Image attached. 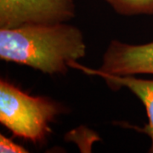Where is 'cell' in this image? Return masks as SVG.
Segmentation results:
<instances>
[{
    "mask_svg": "<svg viewBox=\"0 0 153 153\" xmlns=\"http://www.w3.org/2000/svg\"><path fill=\"white\" fill-rule=\"evenodd\" d=\"M85 55L81 30L66 22L0 28V59L45 74L65 75Z\"/></svg>",
    "mask_w": 153,
    "mask_h": 153,
    "instance_id": "1",
    "label": "cell"
},
{
    "mask_svg": "<svg viewBox=\"0 0 153 153\" xmlns=\"http://www.w3.org/2000/svg\"><path fill=\"white\" fill-rule=\"evenodd\" d=\"M62 111L60 105L44 96H33L13 83L0 81V123L15 136L37 145L44 143L49 123Z\"/></svg>",
    "mask_w": 153,
    "mask_h": 153,
    "instance_id": "2",
    "label": "cell"
},
{
    "mask_svg": "<svg viewBox=\"0 0 153 153\" xmlns=\"http://www.w3.org/2000/svg\"><path fill=\"white\" fill-rule=\"evenodd\" d=\"M75 14L74 0H0V28L66 22Z\"/></svg>",
    "mask_w": 153,
    "mask_h": 153,
    "instance_id": "3",
    "label": "cell"
},
{
    "mask_svg": "<svg viewBox=\"0 0 153 153\" xmlns=\"http://www.w3.org/2000/svg\"><path fill=\"white\" fill-rule=\"evenodd\" d=\"M97 70L117 76L153 74V42L137 45L111 41Z\"/></svg>",
    "mask_w": 153,
    "mask_h": 153,
    "instance_id": "4",
    "label": "cell"
},
{
    "mask_svg": "<svg viewBox=\"0 0 153 153\" xmlns=\"http://www.w3.org/2000/svg\"><path fill=\"white\" fill-rule=\"evenodd\" d=\"M70 67L82 70L83 72L89 75H96L102 77L111 89H118L122 87L128 88L141 100L146 110L148 123L144 126V128H140L139 130L146 134L151 138L152 146L149 152L153 153V79L150 80L139 78L136 77L135 75L117 76L103 73L97 69L85 67L78 64L77 62L71 63Z\"/></svg>",
    "mask_w": 153,
    "mask_h": 153,
    "instance_id": "5",
    "label": "cell"
},
{
    "mask_svg": "<svg viewBox=\"0 0 153 153\" xmlns=\"http://www.w3.org/2000/svg\"><path fill=\"white\" fill-rule=\"evenodd\" d=\"M122 16L153 15V0H105Z\"/></svg>",
    "mask_w": 153,
    "mask_h": 153,
    "instance_id": "6",
    "label": "cell"
},
{
    "mask_svg": "<svg viewBox=\"0 0 153 153\" xmlns=\"http://www.w3.org/2000/svg\"><path fill=\"white\" fill-rule=\"evenodd\" d=\"M0 152L1 153H26L27 149L16 144L10 139L0 134Z\"/></svg>",
    "mask_w": 153,
    "mask_h": 153,
    "instance_id": "7",
    "label": "cell"
}]
</instances>
